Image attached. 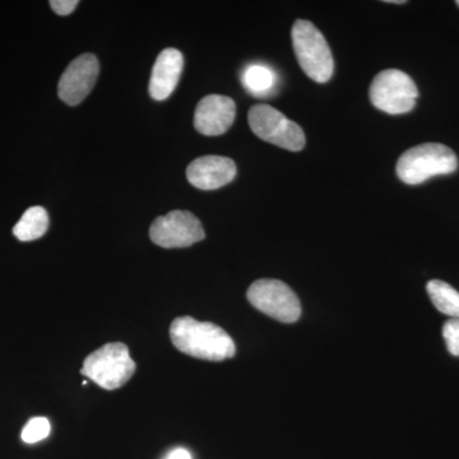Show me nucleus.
<instances>
[{
	"label": "nucleus",
	"mask_w": 459,
	"mask_h": 459,
	"mask_svg": "<svg viewBox=\"0 0 459 459\" xmlns=\"http://www.w3.org/2000/svg\"><path fill=\"white\" fill-rule=\"evenodd\" d=\"M241 82L247 92L256 98H267L276 91L279 83V75L270 65H247L241 74Z\"/></svg>",
	"instance_id": "ddd939ff"
},
{
	"label": "nucleus",
	"mask_w": 459,
	"mask_h": 459,
	"mask_svg": "<svg viewBox=\"0 0 459 459\" xmlns=\"http://www.w3.org/2000/svg\"><path fill=\"white\" fill-rule=\"evenodd\" d=\"M135 371L128 347L122 342L107 343L90 353L81 374L108 391L120 388Z\"/></svg>",
	"instance_id": "20e7f679"
},
{
	"label": "nucleus",
	"mask_w": 459,
	"mask_h": 459,
	"mask_svg": "<svg viewBox=\"0 0 459 459\" xmlns=\"http://www.w3.org/2000/svg\"><path fill=\"white\" fill-rule=\"evenodd\" d=\"M247 120L256 137L268 143L292 152H298L305 146L303 129L270 105H255L250 108Z\"/></svg>",
	"instance_id": "423d86ee"
},
{
	"label": "nucleus",
	"mask_w": 459,
	"mask_h": 459,
	"mask_svg": "<svg viewBox=\"0 0 459 459\" xmlns=\"http://www.w3.org/2000/svg\"><path fill=\"white\" fill-rule=\"evenodd\" d=\"M237 105L229 96L208 95L195 108V126L201 134L217 137L229 131L234 124Z\"/></svg>",
	"instance_id": "9d476101"
},
{
	"label": "nucleus",
	"mask_w": 459,
	"mask_h": 459,
	"mask_svg": "<svg viewBox=\"0 0 459 459\" xmlns=\"http://www.w3.org/2000/svg\"><path fill=\"white\" fill-rule=\"evenodd\" d=\"M458 159L451 148L440 143H425L410 148L397 162V175L403 183L418 186L437 175L457 170Z\"/></svg>",
	"instance_id": "f03ea898"
},
{
	"label": "nucleus",
	"mask_w": 459,
	"mask_h": 459,
	"mask_svg": "<svg viewBox=\"0 0 459 459\" xmlns=\"http://www.w3.org/2000/svg\"><path fill=\"white\" fill-rule=\"evenodd\" d=\"M457 5H458V7H459V0H458V2H457Z\"/></svg>",
	"instance_id": "412c9836"
},
{
	"label": "nucleus",
	"mask_w": 459,
	"mask_h": 459,
	"mask_svg": "<svg viewBox=\"0 0 459 459\" xmlns=\"http://www.w3.org/2000/svg\"><path fill=\"white\" fill-rule=\"evenodd\" d=\"M184 56L178 49L162 50L157 56L150 80V95L157 101L170 98L183 74Z\"/></svg>",
	"instance_id": "f8f14e48"
},
{
	"label": "nucleus",
	"mask_w": 459,
	"mask_h": 459,
	"mask_svg": "<svg viewBox=\"0 0 459 459\" xmlns=\"http://www.w3.org/2000/svg\"><path fill=\"white\" fill-rule=\"evenodd\" d=\"M50 430L49 420L47 418H33L27 422L21 437H22L23 442L35 444L49 437Z\"/></svg>",
	"instance_id": "dca6fc26"
},
{
	"label": "nucleus",
	"mask_w": 459,
	"mask_h": 459,
	"mask_svg": "<svg viewBox=\"0 0 459 459\" xmlns=\"http://www.w3.org/2000/svg\"><path fill=\"white\" fill-rule=\"evenodd\" d=\"M249 303L259 312L281 323H295L301 316V304L291 287L280 280L255 281L247 290Z\"/></svg>",
	"instance_id": "0eeeda50"
},
{
	"label": "nucleus",
	"mask_w": 459,
	"mask_h": 459,
	"mask_svg": "<svg viewBox=\"0 0 459 459\" xmlns=\"http://www.w3.org/2000/svg\"><path fill=\"white\" fill-rule=\"evenodd\" d=\"M77 0H51L50 7L59 16H68L77 8Z\"/></svg>",
	"instance_id": "a211bd4d"
},
{
	"label": "nucleus",
	"mask_w": 459,
	"mask_h": 459,
	"mask_svg": "<svg viewBox=\"0 0 459 459\" xmlns=\"http://www.w3.org/2000/svg\"><path fill=\"white\" fill-rule=\"evenodd\" d=\"M237 177V165L229 157H198L186 169V178L195 188L214 190L228 186Z\"/></svg>",
	"instance_id": "9b49d317"
},
{
	"label": "nucleus",
	"mask_w": 459,
	"mask_h": 459,
	"mask_svg": "<svg viewBox=\"0 0 459 459\" xmlns=\"http://www.w3.org/2000/svg\"><path fill=\"white\" fill-rule=\"evenodd\" d=\"M99 74V60L93 54L75 57L60 77L57 95L69 107L81 104L95 86Z\"/></svg>",
	"instance_id": "1a4fd4ad"
},
{
	"label": "nucleus",
	"mask_w": 459,
	"mask_h": 459,
	"mask_svg": "<svg viewBox=\"0 0 459 459\" xmlns=\"http://www.w3.org/2000/svg\"><path fill=\"white\" fill-rule=\"evenodd\" d=\"M443 337L446 349L453 356H459V319H451L444 325Z\"/></svg>",
	"instance_id": "f3484780"
},
{
	"label": "nucleus",
	"mask_w": 459,
	"mask_h": 459,
	"mask_svg": "<svg viewBox=\"0 0 459 459\" xmlns=\"http://www.w3.org/2000/svg\"><path fill=\"white\" fill-rule=\"evenodd\" d=\"M171 342L180 352L207 361H223L237 352L228 332L211 322L181 316L171 323Z\"/></svg>",
	"instance_id": "f257e3e1"
},
{
	"label": "nucleus",
	"mask_w": 459,
	"mask_h": 459,
	"mask_svg": "<svg viewBox=\"0 0 459 459\" xmlns=\"http://www.w3.org/2000/svg\"><path fill=\"white\" fill-rule=\"evenodd\" d=\"M165 459H192L190 453L184 448H177L169 453L168 457Z\"/></svg>",
	"instance_id": "6ab92c4d"
},
{
	"label": "nucleus",
	"mask_w": 459,
	"mask_h": 459,
	"mask_svg": "<svg viewBox=\"0 0 459 459\" xmlns=\"http://www.w3.org/2000/svg\"><path fill=\"white\" fill-rule=\"evenodd\" d=\"M431 303L446 316L459 319V292L449 283L440 280H433L427 286Z\"/></svg>",
	"instance_id": "2eb2a0df"
},
{
	"label": "nucleus",
	"mask_w": 459,
	"mask_h": 459,
	"mask_svg": "<svg viewBox=\"0 0 459 459\" xmlns=\"http://www.w3.org/2000/svg\"><path fill=\"white\" fill-rule=\"evenodd\" d=\"M291 38L296 59L305 74L316 82H328L333 75L334 62L322 32L309 21L298 20Z\"/></svg>",
	"instance_id": "7ed1b4c3"
},
{
	"label": "nucleus",
	"mask_w": 459,
	"mask_h": 459,
	"mask_svg": "<svg viewBox=\"0 0 459 459\" xmlns=\"http://www.w3.org/2000/svg\"><path fill=\"white\" fill-rule=\"evenodd\" d=\"M150 238L156 246L172 249L199 243L205 234L197 216L188 211L178 210L157 217L151 225Z\"/></svg>",
	"instance_id": "6e6552de"
},
{
	"label": "nucleus",
	"mask_w": 459,
	"mask_h": 459,
	"mask_svg": "<svg viewBox=\"0 0 459 459\" xmlns=\"http://www.w3.org/2000/svg\"><path fill=\"white\" fill-rule=\"evenodd\" d=\"M370 101L386 114L410 113L416 105L419 90L412 78L398 69H386L371 82Z\"/></svg>",
	"instance_id": "39448f33"
},
{
	"label": "nucleus",
	"mask_w": 459,
	"mask_h": 459,
	"mask_svg": "<svg viewBox=\"0 0 459 459\" xmlns=\"http://www.w3.org/2000/svg\"><path fill=\"white\" fill-rule=\"evenodd\" d=\"M385 3H389V4H392V3H394V4H403V0H386Z\"/></svg>",
	"instance_id": "aec40b11"
},
{
	"label": "nucleus",
	"mask_w": 459,
	"mask_h": 459,
	"mask_svg": "<svg viewBox=\"0 0 459 459\" xmlns=\"http://www.w3.org/2000/svg\"><path fill=\"white\" fill-rule=\"evenodd\" d=\"M49 228V214L40 205L29 208L14 226V237L21 241L38 240L44 237Z\"/></svg>",
	"instance_id": "4468645a"
}]
</instances>
